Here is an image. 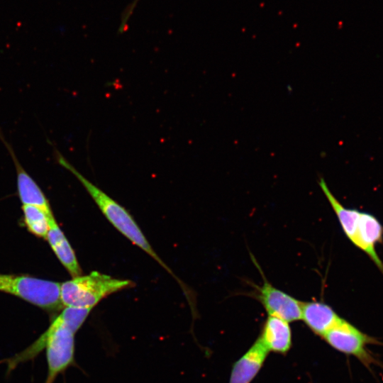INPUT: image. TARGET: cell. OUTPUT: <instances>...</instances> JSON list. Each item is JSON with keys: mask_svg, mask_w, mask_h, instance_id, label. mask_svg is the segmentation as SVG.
<instances>
[{"mask_svg": "<svg viewBox=\"0 0 383 383\" xmlns=\"http://www.w3.org/2000/svg\"><path fill=\"white\" fill-rule=\"evenodd\" d=\"M24 222L28 231L33 235L46 238L50 228L52 212H48L36 206L23 205Z\"/></svg>", "mask_w": 383, "mask_h": 383, "instance_id": "obj_13", "label": "cell"}, {"mask_svg": "<svg viewBox=\"0 0 383 383\" xmlns=\"http://www.w3.org/2000/svg\"><path fill=\"white\" fill-rule=\"evenodd\" d=\"M60 284L30 276L0 274V292L49 311L64 307L60 298Z\"/></svg>", "mask_w": 383, "mask_h": 383, "instance_id": "obj_4", "label": "cell"}, {"mask_svg": "<svg viewBox=\"0 0 383 383\" xmlns=\"http://www.w3.org/2000/svg\"><path fill=\"white\" fill-rule=\"evenodd\" d=\"M254 294L269 316L289 323L301 319V301L272 286L266 279L261 286L256 287Z\"/></svg>", "mask_w": 383, "mask_h": 383, "instance_id": "obj_5", "label": "cell"}, {"mask_svg": "<svg viewBox=\"0 0 383 383\" xmlns=\"http://www.w3.org/2000/svg\"><path fill=\"white\" fill-rule=\"evenodd\" d=\"M53 155L60 165L72 173L82 183L110 223L129 240L151 256L177 279L171 270L154 251L128 211L84 177L55 146H53Z\"/></svg>", "mask_w": 383, "mask_h": 383, "instance_id": "obj_2", "label": "cell"}, {"mask_svg": "<svg viewBox=\"0 0 383 383\" xmlns=\"http://www.w3.org/2000/svg\"><path fill=\"white\" fill-rule=\"evenodd\" d=\"M323 337L335 350L354 355L365 364L370 362L366 345L371 338L347 321L341 318Z\"/></svg>", "mask_w": 383, "mask_h": 383, "instance_id": "obj_6", "label": "cell"}, {"mask_svg": "<svg viewBox=\"0 0 383 383\" xmlns=\"http://www.w3.org/2000/svg\"><path fill=\"white\" fill-rule=\"evenodd\" d=\"M134 284L96 271L72 277L60 284V298L64 307L93 309L101 300Z\"/></svg>", "mask_w": 383, "mask_h": 383, "instance_id": "obj_3", "label": "cell"}, {"mask_svg": "<svg viewBox=\"0 0 383 383\" xmlns=\"http://www.w3.org/2000/svg\"><path fill=\"white\" fill-rule=\"evenodd\" d=\"M45 239L58 260L72 277L82 275V270L75 253L54 216L50 218V228Z\"/></svg>", "mask_w": 383, "mask_h": 383, "instance_id": "obj_10", "label": "cell"}, {"mask_svg": "<svg viewBox=\"0 0 383 383\" xmlns=\"http://www.w3.org/2000/svg\"><path fill=\"white\" fill-rule=\"evenodd\" d=\"M342 318L328 304L321 301H301V319L316 334L323 335Z\"/></svg>", "mask_w": 383, "mask_h": 383, "instance_id": "obj_9", "label": "cell"}, {"mask_svg": "<svg viewBox=\"0 0 383 383\" xmlns=\"http://www.w3.org/2000/svg\"><path fill=\"white\" fill-rule=\"evenodd\" d=\"M382 236L379 221L370 213L360 212L353 244L366 252L383 273V263L375 250V245L382 241Z\"/></svg>", "mask_w": 383, "mask_h": 383, "instance_id": "obj_7", "label": "cell"}, {"mask_svg": "<svg viewBox=\"0 0 383 383\" xmlns=\"http://www.w3.org/2000/svg\"><path fill=\"white\" fill-rule=\"evenodd\" d=\"M82 325L73 311L65 307L47 330L28 348L8 361V371L35 357L46 350L48 374L45 383H53L57 377L74 364V336Z\"/></svg>", "mask_w": 383, "mask_h": 383, "instance_id": "obj_1", "label": "cell"}, {"mask_svg": "<svg viewBox=\"0 0 383 383\" xmlns=\"http://www.w3.org/2000/svg\"><path fill=\"white\" fill-rule=\"evenodd\" d=\"M260 338L269 352L286 353L292 345V332L289 322L269 316Z\"/></svg>", "mask_w": 383, "mask_h": 383, "instance_id": "obj_11", "label": "cell"}, {"mask_svg": "<svg viewBox=\"0 0 383 383\" xmlns=\"http://www.w3.org/2000/svg\"><path fill=\"white\" fill-rule=\"evenodd\" d=\"M318 184L335 213L343 231L353 243L357 233L360 212L343 206L332 194L323 178L320 179Z\"/></svg>", "mask_w": 383, "mask_h": 383, "instance_id": "obj_12", "label": "cell"}, {"mask_svg": "<svg viewBox=\"0 0 383 383\" xmlns=\"http://www.w3.org/2000/svg\"><path fill=\"white\" fill-rule=\"evenodd\" d=\"M269 350L259 337L232 368L228 383H250L261 369Z\"/></svg>", "mask_w": 383, "mask_h": 383, "instance_id": "obj_8", "label": "cell"}]
</instances>
